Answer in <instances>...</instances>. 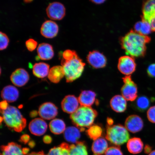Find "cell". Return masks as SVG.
<instances>
[{
  "instance_id": "obj_33",
  "label": "cell",
  "mask_w": 155,
  "mask_h": 155,
  "mask_svg": "<svg viewBox=\"0 0 155 155\" xmlns=\"http://www.w3.org/2000/svg\"><path fill=\"white\" fill-rule=\"evenodd\" d=\"M0 50H4L6 49L8 46L9 42V39L7 35L4 33L1 32L0 33Z\"/></svg>"
},
{
  "instance_id": "obj_4",
  "label": "cell",
  "mask_w": 155,
  "mask_h": 155,
  "mask_svg": "<svg viewBox=\"0 0 155 155\" xmlns=\"http://www.w3.org/2000/svg\"><path fill=\"white\" fill-rule=\"evenodd\" d=\"M1 112L6 125L11 130L20 132L26 127V120L15 107L9 106Z\"/></svg>"
},
{
  "instance_id": "obj_38",
  "label": "cell",
  "mask_w": 155,
  "mask_h": 155,
  "mask_svg": "<svg viewBox=\"0 0 155 155\" xmlns=\"http://www.w3.org/2000/svg\"><path fill=\"white\" fill-rule=\"evenodd\" d=\"M9 104L7 101H3L0 103V107L1 110H5L7 109L9 106Z\"/></svg>"
},
{
  "instance_id": "obj_12",
  "label": "cell",
  "mask_w": 155,
  "mask_h": 155,
  "mask_svg": "<svg viewBox=\"0 0 155 155\" xmlns=\"http://www.w3.org/2000/svg\"><path fill=\"white\" fill-rule=\"evenodd\" d=\"M125 127L127 130L133 133L141 131L144 127L143 120L138 115L129 116L125 121Z\"/></svg>"
},
{
  "instance_id": "obj_18",
  "label": "cell",
  "mask_w": 155,
  "mask_h": 155,
  "mask_svg": "<svg viewBox=\"0 0 155 155\" xmlns=\"http://www.w3.org/2000/svg\"><path fill=\"white\" fill-rule=\"evenodd\" d=\"M110 105L114 111L122 113L125 112L127 109V100L123 96L117 95L111 99Z\"/></svg>"
},
{
  "instance_id": "obj_5",
  "label": "cell",
  "mask_w": 155,
  "mask_h": 155,
  "mask_svg": "<svg viewBox=\"0 0 155 155\" xmlns=\"http://www.w3.org/2000/svg\"><path fill=\"white\" fill-rule=\"evenodd\" d=\"M106 137L112 144L118 146L127 142L130 135L128 131L123 125H107Z\"/></svg>"
},
{
  "instance_id": "obj_1",
  "label": "cell",
  "mask_w": 155,
  "mask_h": 155,
  "mask_svg": "<svg viewBox=\"0 0 155 155\" xmlns=\"http://www.w3.org/2000/svg\"><path fill=\"white\" fill-rule=\"evenodd\" d=\"M150 40V37L131 30L121 38L120 43L127 55L133 58H140L146 54V44Z\"/></svg>"
},
{
  "instance_id": "obj_6",
  "label": "cell",
  "mask_w": 155,
  "mask_h": 155,
  "mask_svg": "<svg viewBox=\"0 0 155 155\" xmlns=\"http://www.w3.org/2000/svg\"><path fill=\"white\" fill-rule=\"evenodd\" d=\"M124 84L121 88V93L125 99L128 101H134L137 97V87L131 79L130 75L123 78Z\"/></svg>"
},
{
  "instance_id": "obj_25",
  "label": "cell",
  "mask_w": 155,
  "mask_h": 155,
  "mask_svg": "<svg viewBox=\"0 0 155 155\" xmlns=\"http://www.w3.org/2000/svg\"><path fill=\"white\" fill-rule=\"evenodd\" d=\"M50 66L43 62L35 64L33 67V73L38 78H43L48 75L50 71Z\"/></svg>"
},
{
  "instance_id": "obj_32",
  "label": "cell",
  "mask_w": 155,
  "mask_h": 155,
  "mask_svg": "<svg viewBox=\"0 0 155 155\" xmlns=\"http://www.w3.org/2000/svg\"><path fill=\"white\" fill-rule=\"evenodd\" d=\"M103 133V129L101 126L98 125L91 126L86 131L89 138L95 140L100 138Z\"/></svg>"
},
{
  "instance_id": "obj_29",
  "label": "cell",
  "mask_w": 155,
  "mask_h": 155,
  "mask_svg": "<svg viewBox=\"0 0 155 155\" xmlns=\"http://www.w3.org/2000/svg\"><path fill=\"white\" fill-rule=\"evenodd\" d=\"M49 127L52 133L59 135L64 133L66 129V125L63 120L55 119L50 122Z\"/></svg>"
},
{
  "instance_id": "obj_7",
  "label": "cell",
  "mask_w": 155,
  "mask_h": 155,
  "mask_svg": "<svg viewBox=\"0 0 155 155\" xmlns=\"http://www.w3.org/2000/svg\"><path fill=\"white\" fill-rule=\"evenodd\" d=\"M142 13V19L148 22L152 31L155 32V0H144Z\"/></svg>"
},
{
  "instance_id": "obj_26",
  "label": "cell",
  "mask_w": 155,
  "mask_h": 155,
  "mask_svg": "<svg viewBox=\"0 0 155 155\" xmlns=\"http://www.w3.org/2000/svg\"><path fill=\"white\" fill-rule=\"evenodd\" d=\"M64 76V72L62 66H56L50 70L48 77L52 83H58Z\"/></svg>"
},
{
  "instance_id": "obj_35",
  "label": "cell",
  "mask_w": 155,
  "mask_h": 155,
  "mask_svg": "<svg viewBox=\"0 0 155 155\" xmlns=\"http://www.w3.org/2000/svg\"><path fill=\"white\" fill-rule=\"evenodd\" d=\"M38 42L33 39L30 38L26 42V46L28 51H33L37 48Z\"/></svg>"
},
{
  "instance_id": "obj_10",
  "label": "cell",
  "mask_w": 155,
  "mask_h": 155,
  "mask_svg": "<svg viewBox=\"0 0 155 155\" xmlns=\"http://www.w3.org/2000/svg\"><path fill=\"white\" fill-rule=\"evenodd\" d=\"M87 61L91 66L95 69H100L106 66L107 60L103 54L97 50L89 52Z\"/></svg>"
},
{
  "instance_id": "obj_27",
  "label": "cell",
  "mask_w": 155,
  "mask_h": 155,
  "mask_svg": "<svg viewBox=\"0 0 155 155\" xmlns=\"http://www.w3.org/2000/svg\"><path fill=\"white\" fill-rule=\"evenodd\" d=\"M69 155H88L86 144L82 141H78L70 145Z\"/></svg>"
},
{
  "instance_id": "obj_37",
  "label": "cell",
  "mask_w": 155,
  "mask_h": 155,
  "mask_svg": "<svg viewBox=\"0 0 155 155\" xmlns=\"http://www.w3.org/2000/svg\"><path fill=\"white\" fill-rule=\"evenodd\" d=\"M147 73L149 77L155 78V63L151 64L149 66L147 69Z\"/></svg>"
},
{
  "instance_id": "obj_24",
  "label": "cell",
  "mask_w": 155,
  "mask_h": 155,
  "mask_svg": "<svg viewBox=\"0 0 155 155\" xmlns=\"http://www.w3.org/2000/svg\"><path fill=\"white\" fill-rule=\"evenodd\" d=\"M127 148L131 153L137 154L142 152L144 148V144L140 138L133 137L128 141Z\"/></svg>"
},
{
  "instance_id": "obj_23",
  "label": "cell",
  "mask_w": 155,
  "mask_h": 155,
  "mask_svg": "<svg viewBox=\"0 0 155 155\" xmlns=\"http://www.w3.org/2000/svg\"><path fill=\"white\" fill-rule=\"evenodd\" d=\"M108 148L107 141L103 137H100L93 142L92 150L94 155H102L105 153Z\"/></svg>"
},
{
  "instance_id": "obj_22",
  "label": "cell",
  "mask_w": 155,
  "mask_h": 155,
  "mask_svg": "<svg viewBox=\"0 0 155 155\" xmlns=\"http://www.w3.org/2000/svg\"><path fill=\"white\" fill-rule=\"evenodd\" d=\"M81 131L77 127H68L64 132V137L68 142L73 144H75L80 138Z\"/></svg>"
},
{
  "instance_id": "obj_40",
  "label": "cell",
  "mask_w": 155,
  "mask_h": 155,
  "mask_svg": "<svg viewBox=\"0 0 155 155\" xmlns=\"http://www.w3.org/2000/svg\"><path fill=\"white\" fill-rule=\"evenodd\" d=\"M21 140L23 142L26 143L28 142L30 139V137L28 135H24L22 136L21 137Z\"/></svg>"
},
{
  "instance_id": "obj_2",
  "label": "cell",
  "mask_w": 155,
  "mask_h": 155,
  "mask_svg": "<svg viewBox=\"0 0 155 155\" xmlns=\"http://www.w3.org/2000/svg\"><path fill=\"white\" fill-rule=\"evenodd\" d=\"M61 63L68 83L72 82L80 77L86 65L76 52L68 59H61Z\"/></svg>"
},
{
  "instance_id": "obj_39",
  "label": "cell",
  "mask_w": 155,
  "mask_h": 155,
  "mask_svg": "<svg viewBox=\"0 0 155 155\" xmlns=\"http://www.w3.org/2000/svg\"><path fill=\"white\" fill-rule=\"evenodd\" d=\"M152 147L149 145H146L144 147V152L146 154H150L152 152Z\"/></svg>"
},
{
  "instance_id": "obj_41",
  "label": "cell",
  "mask_w": 155,
  "mask_h": 155,
  "mask_svg": "<svg viewBox=\"0 0 155 155\" xmlns=\"http://www.w3.org/2000/svg\"><path fill=\"white\" fill-rule=\"evenodd\" d=\"M44 142L46 143H50L52 141L51 137L48 135H46L43 138Z\"/></svg>"
},
{
  "instance_id": "obj_3",
  "label": "cell",
  "mask_w": 155,
  "mask_h": 155,
  "mask_svg": "<svg viewBox=\"0 0 155 155\" xmlns=\"http://www.w3.org/2000/svg\"><path fill=\"white\" fill-rule=\"evenodd\" d=\"M97 115V112L90 107L81 106L71 114L70 118L74 124L83 131L92 125Z\"/></svg>"
},
{
  "instance_id": "obj_20",
  "label": "cell",
  "mask_w": 155,
  "mask_h": 155,
  "mask_svg": "<svg viewBox=\"0 0 155 155\" xmlns=\"http://www.w3.org/2000/svg\"><path fill=\"white\" fill-rule=\"evenodd\" d=\"M19 91L14 86L9 85L4 88L2 91L1 97L4 100L7 102H14L18 99Z\"/></svg>"
},
{
  "instance_id": "obj_43",
  "label": "cell",
  "mask_w": 155,
  "mask_h": 155,
  "mask_svg": "<svg viewBox=\"0 0 155 155\" xmlns=\"http://www.w3.org/2000/svg\"><path fill=\"white\" fill-rule=\"evenodd\" d=\"M38 115V112L36 111H33L30 114V116L31 117L34 118L36 117Z\"/></svg>"
},
{
  "instance_id": "obj_13",
  "label": "cell",
  "mask_w": 155,
  "mask_h": 155,
  "mask_svg": "<svg viewBox=\"0 0 155 155\" xmlns=\"http://www.w3.org/2000/svg\"><path fill=\"white\" fill-rule=\"evenodd\" d=\"M59 31V26L57 23L53 21L48 20L42 24L40 32L45 38H52L57 35Z\"/></svg>"
},
{
  "instance_id": "obj_47",
  "label": "cell",
  "mask_w": 155,
  "mask_h": 155,
  "mask_svg": "<svg viewBox=\"0 0 155 155\" xmlns=\"http://www.w3.org/2000/svg\"><path fill=\"white\" fill-rule=\"evenodd\" d=\"M149 155H155V150L152 151Z\"/></svg>"
},
{
  "instance_id": "obj_30",
  "label": "cell",
  "mask_w": 155,
  "mask_h": 155,
  "mask_svg": "<svg viewBox=\"0 0 155 155\" xmlns=\"http://www.w3.org/2000/svg\"><path fill=\"white\" fill-rule=\"evenodd\" d=\"M134 30L138 33L145 36L148 35L152 31L150 24L143 19L136 23L134 26Z\"/></svg>"
},
{
  "instance_id": "obj_14",
  "label": "cell",
  "mask_w": 155,
  "mask_h": 155,
  "mask_svg": "<svg viewBox=\"0 0 155 155\" xmlns=\"http://www.w3.org/2000/svg\"><path fill=\"white\" fill-rule=\"evenodd\" d=\"M29 75L24 69L19 68L15 70L11 76V82L15 86L21 87L25 86L28 82Z\"/></svg>"
},
{
  "instance_id": "obj_15",
  "label": "cell",
  "mask_w": 155,
  "mask_h": 155,
  "mask_svg": "<svg viewBox=\"0 0 155 155\" xmlns=\"http://www.w3.org/2000/svg\"><path fill=\"white\" fill-rule=\"evenodd\" d=\"M79 103L78 99L76 97L69 95L66 96L61 102L62 109L66 113L72 114L78 108Z\"/></svg>"
},
{
  "instance_id": "obj_19",
  "label": "cell",
  "mask_w": 155,
  "mask_h": 155,
  "mask_svg": "<svg viewBox=\"0 0 155 155\" xmlns=\"http://www.w3.org/2000/svg\"><path fill=\"white\" fill-rule=\"evenodd\" d=\"M38 57L44 61L51 59L54 57V53L53 46L46 43L41 44L37 48Z\"/></svg>"
},
{
  "instance_id": "obj_46",
  "label": "cell",
  "mask_w": 155,
  "mask_h": 155,
  "mask_svg": "<svg viewBox=\"0 0 155 155\" xmlns=\"http://www.w3.org/2000/svg\"><path fill=\"white\" fill-rule=\"evenodd\" d=\"M34 0H24V2L25 3H28L32 2Z\"/></svg>"
},
{
  "instance_id": "obj_28",
  "label": "cell",
  "mask_w": 155,
  "mask_h": 155,
  "mask_svg": "<svg viewBox=\"0 0 155 155\" xmlns=\"http://www.w3.org/2000/svg\"><path fill=\"white\" fill-rule=\"evenodd\" d=\"M150 101L148 97L145 96H140L135 100L133 103V106L137 111L140 112H144L150 106Z\"/></svg>"
},
{
  "instance_id": "obj_36",
  "label": "cell",
  "mask_w": 155,
  "mask_h": 155,
  "mask_svg": "<svg viewBox=\"0 0 155 155\" xmlns=\"http://www.w3.org/2000/svg\"><path fill=\"white\" fill-rule=\"evenodd\" d=\"M147 116L149 121L155 124V106L149 108L147 112Z\"/></svg>"
},
{
  "instance_id": "obj_8",
  "label": "cell",
  "mask_w": 155,
  "mask_h": 155,
  "mask_svg": "<svg viewBox=\"0 0 155 155\" xmlns=\"http://www.w3.org/2000/svg\"><path fill=\"white\" fill-rule=\"evenodd\" d=\"M137 65L134 58L129 55L122 56L118 61L117 67L119 70L127 76L134 73L136 69Z\"/></svg>"
},
{
  "instance_id": "obj_42",
  "label": "cell",
  "mask_w": 155,
  "mask_h": 155,
  "mask_svg": "<svg viewBox=\"0 0 155 155\" xmlns=\"http://www.w3.org/2000/svg\"><path fill=\"white\" fill-rule=\"evenodd\" d=\"M92 2L97 5L101 4L106 1V0H90Z\"/></svg>"
},
{
  "instance_id": "obj_11",
  "label": "cell",
  "mask_w": 155,
  "mask_h": 155,
  "mask_svg": "<svg viewBox=\"0 0 155 155\" xmlns=\"http://www.w3.org/2000/svg\"><path fill=\"white\" fill-rule=\"evenodd\" d=\"M38 113L42 119H53L58 114V108L52 103L48 102L42 104L39 108Z\"/></svg>"
},
{
  "instance_id": "obj_44",
  "label": "cell",
  "mask_w": 155,
  "mask_h": 155,
  "mask_svg": "<svg viewBox=\"0 0 155 155\" xmlns=\"http://www.w3.org/2000/svg\"><path fill=\"white\" fill-rule=\"evenodd\" d=\"M27 155H46L43 152H32Z\"/></svg>"
},
{
  "instance_id": "obj_31",
  "label": "cell",
  "mask_w": 155,
  "mask_h": 155,
  "mask_svg": "<svg viewBox=\"0 0 155 155\" xmlns=\"http://www.w3.org/2000/svg\"><path fill=\"white\" fill-rule=\"evenodd\" d=\"M69 147L67 143H62L51 149L47 155H69Z\"/></svg>"
},
{
  "instance_id": "obj_16",
  "label": "cell",
  "mask_w": 155,
  "mask_h": 155,
  "mask_svg": "<svg viewBox=\"0 0 155 155\" xmlns=\"http://www.w3.org/2000/svg\"><path fill=\"white\" fill-rule=\"evenodd\" d=\"M48 128L46 122L42 119L36 118L29 124V129L32 134L36 136H41L45 133Z\"/></svg>"
},
{
  "instance_id": "obj_34",
  "label": "cell",
  "mask_w": 155,
  "mask_h": 155,
  "mask_svg": "<svg viewBox=\"0 0 155 155\" xmlns=\"http://www.w3.org/2000/svg\"><path fill=\"white\" fill-rule=\"evenodd\" d=\"M104 155H123V154L119 146H114L108 148Z\"/></svg>"
},
{
  "instance_id": "obj_17",
  "label": "cell",
  "mask_w": 155,
  "mask_h": 155,
  "mask_svg": "<svg viewBox=\"0 0 155 155\" xmlns=\"http://www.w3.org/2000/svg\"><path fill=\"white\" fill-rule=\"evenodd\" d=\"M96 97L95 92L91 90H84L81 92L78 99L81 106L90 107L97 101Z\"/></svg>"
},
{
  "instance_id": "obj_9",
  "label": "cell",
  "mask_w": 155,
  "mask_h": 155,
  "mask_svg": "<svg viewBox=\"0 0 155 155\" xmlns=\"http://www.w3.org/2000/svg\"><path fill=\"white\" fill-rule=\"evenodd\" d=\"M48 18L54 20H61L65 17V8L61 3L54 2L50 3L46 9Z\"/></svg>"
},
{
  "instance_id": "obj_45",
  "label": "cell",
  "mask_w": 155,
  "mask_h": 155,
  "mask_svg": "<svg viewBox=\"0 0 155 155\" xmlns=\"http://www.w3.org/2000/svg\"><path fill=\"white\" fill-rule=\"evenodd\" d=\"M107 125H113L114 123L113 120L111 118H108L107 119Z\"/></svg>"
},
{
  "instance_id": "obj_21",
  "label": "cell",
  "mask_w": 155,
  "mask_h": 155,
  "mask_svg": "<svg viewBox=\"0 0 155 155\" xmlns=\"http://www.w3.org/2000/svg\"><path fill=\"white\" fill-rule=\"evenodd\" d=\"M1 155H27L24 148L16 143L12 142L1 147Z\"/></svg>"
}]
</instances>
